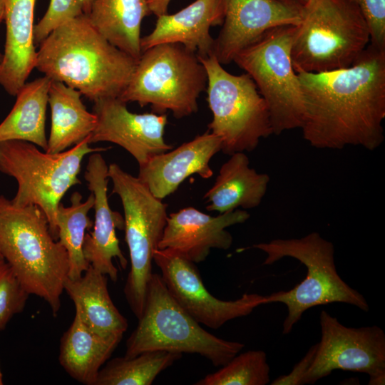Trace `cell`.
Returning a JSON list of instances; mask_svg holds the SVG:
<instances>
[{
  "mask_svg": "<svg viewBox=\"0 0 385 385\" xmlns=\"http://www.w3.org/2000/svg\"><path fill=\"white\" fill-rule=\"evenodd\" d=\"M270 372L266 353L262 350H249L238 353L219 370L194 384L265 385L270 382Z\"/></svg>",
  "mask_w": 385,
  "mask_h": 385,
  "instance_id": "29",
  "label": "cell"
},
{
  "mask_svg": "<svg viewBox=\"0 0 385 385\" xmlns=\"http://www.w3.org/2000/svg\"><path fill=\"white\" fill-rule=\"evenodd\" d=\"M138 323L126 341L124 356L150 351L197 354L222 366L245 347L205 330L176 301L160 274L153 273Z\"/></svg>",
  "mask_w": 385,
  "mask_h": 385,
  "instance_id": "6",
  "label": "cell"
},
{
  "mask_svg": "<svg viewBox=\"0 0 385 385\" xmlns=\"http://www.w3.org/2000/svg\"><path fill=\"white\" fill-rule=\"evenodd\" d=\"M0 253L29 294L56 315L68 278V254L36 205L20 207L0 195Z\"/></svg>",
  "mask_w": 385,
  "mask_h": 385,
  "instance_id": "3",
  "label": "cell"
},
{
  "mask_svg": "<svg viewBox=\"0 0 385 385\" xmlns=\"http://www.w3.org/2000/svg\"><path fill=\"white\" fill-rule=\"evenodd\" d=\"M369 42V29L353 0H308L294 29L292 64L297 73L346 68Z\"/></svg>",
  "mask_w": 385,
  "mask_h": 385,
  "instance_id": "5",
  "label": "cell"
},
{
  "mask_svg": "<svg viewBox=\"0 0 385 385\" xmlns=\"http://www.w3.org/2000/svg\"><path fill=\"white\" fill-rule=\"evenodd\" d=\"M93 103L92 112L97 117V125L89 137L90 144H116L129 153L139 167L155 155L173 148L164 139L166 113H132L119 98H103Z\"/></svg>",
  "mask_w": 385,
  "mask_h": 385,
  "instance_id": "15",
  "label": "cell"
},
{
  "mask_svg": "<svg viewBox=\"0 0 385 385\" xmlns=\"http://www.w3.org/2000/svg\"><path fill=\"white\" fill-rule=\"evenodd\" d=\"M29 295L8 263L0 261V331L24 310Z\"/></svg>",
  "mask_w": 385,
  "mask_h": 385,
  "instance_id": "30",
  "label": "cell"
},
{
  "mask_svg": "<svg viewBox=\"0 0 385 385\" xmlns=\"http://www.w3.org/2000/svg\"><path fill=\"white\" fill-rule=\"evenodd\" d=\"M150 14L146 0H92L86 15L107 41L138 61L142 21Z\"/></svg>",
  "mask_w": 385,
  "mask_h": 385,
  "instance_id": "24",
  "label": "cell"
},
{
  "mask_svg": "<svg viewBox=\"0 0 385 385\" xmlns=\"http://www.w3.org/2000/svg\"><path fill=\"white\" fill-rule=\"evenodd\" d=\"M223 20V0H195L175 14L158 16L152 31L141 37L142 52L158 44L173 43L198 58L208 57L213 55L215 44L210 29L221 26Z\"/></svg>",
  "mask_w": 385,
  "mask_h": 385,
  "instance_id": "19",
  "label": "cell"
},
{
  "mask_svg": "<svg viewBox=\"0 0 385 385\" xmlns=\"http://www.w3.org/2000/svg\"><path fill=\"white\" fill-rule=\"evenodd\" d=\"M303 95V138L317 149L368 150L384 140L385 50L369 44L349 67L297 73Z\"/></svg>",
  "mask_w": 385,
  "mask_h": 385,
  "instance_id": "1",
  "label": "cell"
},
{
  "mask_svg": "<svg viewBox=\"0 0 385 385\" xmlns=\"http://www.w3.org/2000/svg\"><path fill=\"white\" fill-rule=\"evenodd\" d=\"M317 346V343L312 345L305 355L293 366L288 374L279 376L270 384L302 385V380L314 359Z\"/></svg>",
  "mask_w": 385,
  "mask_h": 385,
  "instance_id": "33",
  "label": "cell"
},
{
  "mask_svg": "<svg viewBox=\"0 0 385 385\" xmlns=\"http://www.w3.org/2000/svg\"><path fill=\"white\" fill-rule=\"evenodd\" d=\"M266 255L263 265H270L284 257L299 261L307 269L305 278L292 289L265 296V304L280 302L287 308L282 333H290L303 314L314 307L345 303L364 312L369 310L365 297L339 275L334 262V247L317 232L300 238L274 239L250 247Z\"/></svg>",
  "mask_w": 385,
  "mask_h": 385,
  "instance_id": "4",
  "label": "cell"
},
{
  "mask_svg": "<svg viewBox=\"0 0 385 385\" xmlns=\"http://www.w3.org/2000/svg\"><path fill=\"white\" fill-rule=\"evenodd\" d=\"M250 217L242 209L212 216L193 207L183 208L168 216L158 249L170 250L195 264L200 263L212 249L228 250L233 237L226 229L245 222Z\"/></svg>",
  "mask_w": 385,
  "mask_h": 385,
  "instance_id": "16",
  "label": "cell"
},
{
  "mask_svg": "<svg viewBox=\"0 0 385 385\" xmlns=\"http://www.w3.org/2000/svg\"><path fill=\"white\" fill-rule=\"evenodd\" d=\"M137 62L107 41L83 14L58 26L40 43L35 68L94 102L119 98Z\"/></svg>",
  "mask_w": 385,
  "mask_h": 385,
  "instance_id": "2",
  "label": "cell"
},
{
  "mask_svg": "<svg viewBox=\"0 0 385 385\" xmlns=\"http://www.w3.org/2000/svg\"><path fill=\"white\" fill-rule=\"evenodd\" d=\"M122 337V334L107 335L94 332L76 312L72 324L61 339L59 363L77 381L94 385L100 369Z\"/></svg>",
  "mask_w": 385,
  "mask_h": 385,
  "instance_id": "22",
  "label": "cell"
},
{
  "mask_svg": "<svg viewBox=\"0 0 385 385\" xmlns=\"http://www.w3.org/2000/svg\"><path fill=\"white\" fill-rule=\"evenodd\" d=\"M89 137L58 153L41 151L36 145L24 140L0 142V172L17 183V191L11 201L20 207H38L57 240L58 207L66 192L81 183L78 175L84 157L108 149L90 147Z\"/></svg>",
  "mask_w": 385,
  "mask_h": 385,
  "instance_id": "7",
  "label": "cell"
},
{
  "mask_svg": "<svg viewBox=\"0 0 385 385\" xmlns=\"http://www.w3.org/2000/svg\"><path fill=\"white\" fill-rule=\"evenodd\" d=\"M207 76V101L212 113L208 130L227 155L253 151L273 134L266 102L247 73L233 75L213 56L198 58Z\"/></svg>",
  "mask_w": 385,
  "mask_h": 385,
  "instance_id": "9",
  "label": "cell"
},
{
  "mask_svg": "<svg viewBox=\"0 0 385 385\" xmlns=\"http://www.w3.org/2000/svg\"><path fill=\"white\" fill-rule=\"evenodd\" d=\"M3 384H4L3 375H2V373H1V367H0V385H3Z\"/></svg>",
  "mask_w": 385,
  "mask_h": 385,
  "instance_id": "37",
  "label": "cell"
},
{
  "mask_svg": "<svg viewBox=\"0 0 385 385\" xmlns=\"http://www.w3.org/2000/svg\"><path fill=\"white\" fill-rule=\"evenodd\" d=\"M91 1L92 0H83V13L85 14H87L90 11Z\"/></svg>",
  "mask_w": 385,
  "mask_h": 385,
  "instance_id": "36",
  "label": "cell"
},
{
  "mask_svg": "<svg viewBox=\"0 0 385 385\" xmlns=\"http://www.w3.org/2000/svg\"><path fill=\"white\" fill-rule=\"evenodd\" d=\"M150 13L160 16L168 14V6L171 0H146Z\"/></svg>",
  "mask_w": 385,
  "mask_h": 385,
  "instance_id": "34",
  "label": "cell"
},
{
  "mask_svg": "<svg viewBox=\"0 0 385 385\" xmlns=\"http://www.w3.org/2000/svg\"><path fill=\"white\" fill-rule=\"evenodd\" d=\"M321 339L302 385L314 384L334 370L368 374L369 385L385 383V333L376 326L348 327L326 310L319 314Z\"/></svg>",
  "mask_w": 385,
  "mask_h": 385,
  "instance_id": "12",
  "label": "cell"
},
{
  "mask_svg": "<svg viewBox=\"0 0 385 385\" xmlns=\"http://www.w3.org/2000/svg\"><path fill=\"white\" fill-rule=\"evenodd\" d=\"M367 25L370 44L385 50V0H353Z\"/></svg>",
  "mask_w": 385,
  "mask_h": 385,
  "instance_id": "32",
  "label": "cell"
},
{
  "mask_svg": "<svg viewBox=\"0 0 385 385\" xmlns=\"http://www.w3.org/2000/svg\"><path fill=\"white\" fill-rule=\"evenodd\" d=\"M153 260L179 304L197 322L211 329L249 315L256 307L265 304V296L255 293L244 294L230 301L217 298L206 289L195 263L174 251L156 249Z\"/></svg>",
  "mask_w": 385,
  "mask_h": 385,
  "instance_id": "13",
  "label": "cell"
},
{
  "mask_svg": "<svg viewBox=\"0 0 385 385\" xmlns=\"http://www.w3.org/2000/svg\"><path fill=\"white\" fill-rule=\"evenodd\" d=\"M2 54L0 53V60L1 59Z\"/></svg>",
  "mask_w": 385,
  "mask_h": 385,
  "instance_id": "40",
  "label": "cell"
},
{
  "mask_svg": "<svg viewBox=\"0 0 385 385\" xmlns=\"http://www.w3.org/2000/svg\"><path fill=\"white\" fill-rule=\"evenodd\" d=\"M207 84L205 68L195 53L179 43H160L142 52L119 98L150 105L158 114L170 111L180 119L197 112Z\"/></svg>",
  "mask_w": 385,
  "mask_h": 385,
  "instance_id": "8",
  "label": "cell"
},
{
  "mask_svg": "<svg viewBox=\"0 0 385 385\" xmlns=\"http://www.w3.org/2000/svg\"><path fill=\"white\" fill-rule=\"evenodd\" d=\"M64 290L74 303L76 312L90 329L103 334H123L128 324L113 304L107 276L91 265L81 277L67 278Z\"/></svg>",
  "mask_w": 385,
  "mask_h": 385,
  "instance_id": "23",
  "label": "cell"
},
{
  "mask_svg": "<svg viewBox=\"0 0 385 385\" xmlns=\"http://www.w3.org/2000/svg\"><path fill=\"white\" fill-rule=\"evenodd\" d=\"M223 4L224 20L213 50L222 65L270 29L299 25L303 11V4L293 0H223Z\"/></svg>",
  "mask_w": 385,
  "mask_h": 385,
  "instance_id": "14",
  "label": "cell"
},
{
  "mask_svg": "<svg viewBox=\"0 0 385 385\" xmlns=\"http://www.w3.org/2000/svg\"><path fill=\"white\" fill-rule=\"evenodd\" d=\"M82 198L79 192H74L70 197L71 205L65 207L60 203L56 212L58 240L68 254V278L71 279L81 277L89 267L83 245L86 230L93 226L88 212L93 208L94 197L91 193L85 201Z\"/></svg>",
  "mask_w": 385,
  "mask_h": 385,
  "instance_id": "27",
  "label": "cell"
},
{
  "mask_svg": "<svg viewBox=\"0 0 385 385\" xmlns=\"http://www.w3.org/2000/svg\"><path fill=\"white\" fill-rule=\"evenodd\" d=\"M181 357L180 354L166 351L115 357L101 367L94 385H150L160 372Z\"/></svg>",
  "mask_w": 385,
  "mask_h": 385,
  "instance_id": "28",
  "label": "cell"
},
{
  "mask_svg": "<svg viewBox=\"0 0 385 385\" xmlns=\"http://www.w3.org/2000/svg\"><path fill=\"white\" fill-rule=\"evenodd\" d=\"M230 156L203 197L208 203L206 208L209 211L224 213L236 209L255 208L267 192L269 175L250 168L245 153H235Z\"/></svg>",
  "mask_w": 385,
  "mask_h": 385,
  "instance_id": "21",
  "label": "cell"
},
{
  "mask_svg": "<svg viewBox=\"0 0 385 385\" xmlns=\"http://www.w3.org/2000/svg\"><path fill=\"white\" fill-rule=\"evenodd\" d=\"M36 0H4L6 41L0 60V85L16 96L35 68L34 14Z\"/></svg>",
  "mask_w": 385,
  "mask_h": 385,
  "instance_id": "20",
  "label": "cell"
},
{
  "mask_svg": "<svg viewBox=\"0 0 385 385\" xmlns=\"http://www.w3.org/2000/svg\"><path fill=\"white\" fill-rule=\"evenodd\" d=\"M294 29L290 25L273 28L233 59L266 102L274 135L301 128L303 123V95L291 57Z\"/></svg>",
  "mask_w": 385,
  "mask_h": 385,
  "instance_id": "11",
  "label": "cell"
},
{
  "mask_svg": "<svg viewBox=\"0 0 385 385\" xmlns=\"http://www.w3.org/2000/svg\"><path fill=\"white\" fill-rule=\"evenodd\" d=\"M113 193L120 197L124 212V230L130 262L123 292L138 319L143 310L154 251L167 222V205L153 195L138 178L116 163L108 165Z\"/></svg>",
  "mask_w": 385,
  "mask_h": 385,
  "instance_id": "10",
  "label": "cell"
},
{
  "mask_svg": "<svg viewBox=\"0 0 385 385\" xmlns=\"http://www.w3.org/2000/svg\"><path fill=\"white\" fill-rule=\"evenodd\" d=\"M81 93L65 83L52 81L48 90L51 125L48 139V153H58L79 143L93 132L97 117L88 112Z\"/></svg>",
  "mask_w": 385,
  "mask_h": 385,
  "instance_id": "25",
  "label": "cell"
},
{
  "mask_svg": "<svg viewBox=\"0 0 385 385\" xmlns=\"http://www.w3.org/2000/svg\"><path fill=\"white\" fill-rule=\"evenodd\" d=\"M293 1H296L297 2H299L302 4H304L308 0H293Z\"/></svg>",
  "mask_w": 385,
  "mask_h": 385,
  "instance_id": "38",
  "label": "cell"
},
{
  "mask_svg": "<svg viewBox=\"0 0 385 385\" xmlns=\"http://www.w3.org/2000/svg\"><path fill=\"white\" fill-rule=\"evenodd\" d=\"M4 16H5L4 0H0V23L2 21V20H4Z\"/></svg>",
  "mask_w": 385,
  "mask_h": 385,
  "instance_id": "35",
  "label": "cell"
},
{
  "mask_svg": "<svg viewBox=\"0 0 385 385\" xmlns=\"http://www.w3.org/2000/svg\"><path fill=\"white\" fill-rule=\"evenodd\" d=\"M51 81L44 76L23 85L11 111L0 123V142L24 140L47 150L45 126Z\"/></svg>",
  "mask_w": 385,
  "mask_h": 385,
  "instance_id": "26",
  "label": "cell"
},
{
  "mask_svg": "<svg viewBox=\"0 0 385 385\" xmlns=\"http://www.w3.org/2000/svg\"><path fill=\"white\" fill-rule=\"evenodd\" d=\"M84 178L88 190L94 197V222L93 231L86 233L83 252L86 260L93 269L108 277L112 281L118 279V270L113 259L118 260L120 267L125 269L128 260L123 254L115 229L124 230V219L113 211L108 198V165L100 152L91 153L86 167Z\"/></svg>",
  "mask_w": 385,
  "mask_h": 385,
  "instance_id": "17",
  "label": "cell"
},
{
  "mask_svg": "<svg viewBox=\"0 0 385 385\" xmlns=\"http://www.w3.org/2000/svg\"><path fill=\"white\" fill-rule=\"evenodd\" d=\"M4 260V259H3V257H2V256H1V253H0V261H1V260Z\"/></svg>",
  "mask_w": 385,
  "mask_h": 385,
  "instance_id": "39",
  "label": "cell"
},
{
  "mask_svg": "<svg viewBox=\"0 0 385 385\" xmlns=\"http://www.w3.org/2000/svg\"><path fill=\"white\" fill-rule=\"evenodd\" d=\"M83 14V0H51L46 12L34 25V43L39 45L58 26Z\"/></svg>",
  "mask_w": 385,
  "mask_h": 385,
  "instance_id": "31",
  "label": "cell"
},
{
  "mask_svg": "<svg viewBox=\"0 0 385 385\" xmlns=\"http://www.w3.org/2000/svg\"><path fill=\"white\" fill-rule=\"evenodd\" d=\"M221 148L220 138L207 130L173 150L151 158L139 167L138 177L154 196L163 200L194 174L204 179L211 178L210 160Z\"/></svg>",
  "mask_w": 385,
  "mask_h": 385,
  "instance_id": "18",
  "label": "cell"
}]
</instances>
